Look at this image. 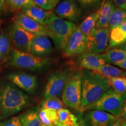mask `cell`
Returning a JSON list of instances; mask_svg holds the SVG:
<instances>
[{
    "instance_id": "1",
    "label": "cell",
    "mask_w": 126,
    "mask_h": 126,
    "mask_svg": "<svg viewBox=\"0 0 126 126\" xmlns=\"http://www.w3.org/2000/svg\"><path fill=\"white\" fill-rule=\"evenodd\" d=\"M110 89L108 78L92 71L82 70L81 113L85 107L96 102Z\"/></svg>"
},
{
    "instance_id": "2",
    "label": "cell",
    "mask_w": 126,
    "mask_h": 126,
    "mask_svg": "<svg viewBox=\"0 0 126 126\" xmlns=\"http://www.w3.org/2000/svg\"><path fill=\"white\" fill-rule=\"evenodd\" d=\"M29 103L28 96L12 83L0 86V119L16 114Z\"/></svg>"
},
{
    "instance_id": "3",
    "label": "cell",
    "mask_w": 126,
    "mask_h": 126,
    "mask_svg": "<svg viewBox=\"0 0 126 126\" xmlns=\"http://www.w3.org/2000/svg\"><path fill=\"white\" fill-rule=\"evenodd\" d=\"M47 35L53 41L55 47L63 51L78 26L72 22L63 19L53 12L46 22Z\"/></svg>"
},
{
    "instance_id": "4",
    "label": "cell",
    "mask_w": 126,
    "mask_h": 126,
    "mask_svg": "<svg viewBox=\"0 0 126 126\" xmlns=\"http://www.w3.org/2000/svg\"><path fill=\"white\" fill-rule=\"evenodd\" d=\"M82 70L72 72L62 93V101L65 106L81 113Z\"/></svg>"
},
{
    "instance_id": "5",
    "label": "cell",
    "mask_w": 126,
    "mask_h": 126,
    "mask_svg": "<svg viewBox=\"0 0 126 126\" xmlns=\"http://www.w3.org/2000/svg\"><path fill=\"white\" fill-rule=\"evenodd\" d=\"M9 64L19 68L36 71L43 70L50 65L51 60L46 57H37L13 48L9 56Z\"/></svg>"
},
{
    "instance_id": "6",
    "label": "cell",
    "mask_w": 126,
    "mask_h": 126,
    "mask_svg": "<svg viewBox=\"0 0 126 126\" xmlns=\"http://www.w3.org/2000/svg\"><path fill=\"white\" fill-rule=\"evenodd\" d=\"M126 99V94H116L110 88L96 102L83 109V113L88 110H101L120 117Z\"/></svg>"
},
{
    "instance_id": "7",
    "label": "cell",
    "mask_w": 126,
    "mask_h": 126,
    "mask_svg": "<svg viewBox=\"0 0 126 126\" xmlns=\"http://www.w3.org/2000/svg\"><path fill=\"white\" fill-rule=\"evenodd\" d=\"M71 72L67 70H61L53 72L48 77L44 91L45 99L61 95Z\"/></svg>"
},
{
    "instance_id": "8",
    "label": "cell",
    "mask_w": 126,
    "mask_h": 126,
    "mask_svg": "<svg viewBox=\"0 0 126 126\" xmlns=\"http://www.w3.org/2000/svg\"><path fill=\"white\" fill-rule=\"evenodd\" d=\"M88 51V37L77 27L63 50V57L65 59L75 57Z\"/></svg>"
},
{
    "instance_id": "9",
    "label": "cell",
    "mask_w": 126,
    "mask_h": 126,
    "mask_svg": "<svg viewBox=\"0 0 126 126\" xmlns=\"http://www.w3.org/2000/svg\"><path fill=\"white\" fill-rule=\"evenodd\" d=\"M8 36L12 45L20 51L29 53L33 39L35 35L13 23L9 27Z\"/></svg>"
},
{
    "instance_id": "10",
    "label": "cell",
    "mask_w": 126,
    "mask_h": 126,
    "mask_svg": "<svg viewBox=\"0 0 126 126\" xmlns=\"http://www.w3.org/2000/svg\"><path fill=\"white\" fill-rule=\"evenodd\" d=\"M110 31L109 28H94L88 37V52L102 54L106 51L109 42Z\"/></svg>"
},
{
    "instance_id": "11",
    "label": "cell",
    "mask_w": 126,
    "mask_h": 126,
    "mask_svg": "<svg viewBox=\"0 0 126 126\" xmlns=\"http://www.w3.org/2000/svg\"><path fill=\"white\" fill-rule=\"evenodd\" d=\"M81 13V7L74 0H61L55 9L57 16L73 23L78 21Z\"/></svg>"
},
{
    "instance_id": "12",
    "label": "cell",
    "mask_w": 126,
    "mask_h": 126,
    "mask_svg": "<svg viewBox=\"0 0 126 126\" xmlns=\"http://www.w3.org/2000/svg\"><path fill=\"white\" fill-rule=\"evenodd\" d=\"M85 115L83 126H112L119 117L101 110H88Z\"/></svg>"
},
{
    "instance_id": "13",
    "label": "cell",
    "mask_w": 126,
    "mask_h": 126,
    "mask_svg": "<svg viewBox=\"0 0 126 126\" xmlns=\"http://www.w3.org/2000/svg\"><path fill=\"white\" fill-rule=\"evenodd\" d=\"M7 78L19 89L29 94H33L37 89V78L33 75L25 72H16L9 74Z\"/></svg>"
},
{
    "instance_id": "14",
    "label": "cell",
    "mask_w": 126,
    "mask_h": 126,
    "mask_svg": "<svg viewBox=\"0 0 126 126\" xmlns=\"http://www.w3.org/2000/svg\"><path fill=\"white\" fill-rule=\"evenodd\" d=\"M105 64L107 63L102 54L86 52L77 56L72 65L79 68L82 70L94 71Z\"/></svg>"
},
{
    "instance_id": "15",
    "label": "cell",
    "mask_w": 126,
    "mask_h": 126,
    "mask_svg": "<svg viewBox=\"0 0 126 126\" xmlns=\"http://www.w3.org/2000/svg\"><path fill=\"white\" fill-rule=\"evenodd\" d=\"M13 22L34 35H47L45 26L25 15L21 11L16 12L12 18Z\"/></svg>"
},
{
    "instance_id": "16",
    "label": "cell",
    "mask_w": 126,
    "mask_h": 126,
    "mask_svg": "<svg viewBox=\"0 0 126 126\" xmlns=\"http://www.w3.org/2000/svg\"><path fill=\"white\" fill-rule=\"evenodd\" d=\"M53 52V44L48 36L35 35L32 42L30 53L37 57H45Z\"/></svg>"
},
{
    "instance_id": "17",
    "label": "cell",
    "mask_w": 126,
    "mask_h": 126,
    "mask_svg": "<svg viewBox=\"0 0 126 126\" xmlns=\"http://www.w3.org/2000/svg\"><path fill=\"white\" fill-rule=\"evenodd\" d=\"M20 11L44 26L46 20L53 13L51 10L46 11L34 4L29 5L23 8Z\"/></svg>"
},
{
    "instance_id": "18",
    "label": "cell",
    "mask_w": 126,
    "mask_h": 126,
    "mask_svg": "<svg viewBox=\"0 0 126 126\" xmlns=\"http://www.w3.org/2000/svg\"><path fill=\"white\" fill-rule=\"evenodd\" d=\"M115 8L112 0H102V4L99 8V19L96 28L97 29L108 28L109 21Z\"/></svg>"
},
{
    "instance_id": "19",
    "label": "cell",
    "mask_w": 126,
    "mask_h": 126,
    "mask_svg": "<svg viewBox=\"0 0 126 126\" xmlns=\"http://www.w3.org/2000/svg\"><path fill=\"white\" fill-rule=\"evenodd\" d=\"M92 71L108 79L126 77V70H123L119 68L114 67L109 64H104L96 70Z\"/></svg>"
},
{
    "instance_id": "20",
    "label": "cell",
    "mask_w": 126,
    "mask_h": 126,
    "mask_svg": "<svg viewBox=\"0 0 126 126\" xmlns=\"http://www.w3.org/2000/svg\"><path fill=\"white\" fill-rule=\"evenodd\" d=\"M99 9H97L94 12L89 14L85 19L82 22L79 26V29L86 37H88L91 31L96 27L99 19Z\"/></svg>"
},
{
    "instance_id": "21",
    "label": "cell",
    "mask_w": 126,
    "mask_h": 126,
    "mask_svg": "<svg viewBox=\"0 0 126 126\" xmlns=\"http://www.w3.org/2000/svg\"><path fill=\"white\" fill-rule=\"evenodd\" d=\"M102 55L106 63L117 65L126 58V51L116 47L107 49Z\"/></svg>"
},
{
    "instance_id": "22",
    "label": "cell",
    "mask_w": 126,
    "mask_h": 126,
    "mask_svg": "<svg viewBox=\"0 0 126 126\" xmlns=\"http://www.w3.org/2000/svg\"><path fill=\"white\" fill-rule=\"evenodd\" d=\"M59 122L61 126H82L81 122L74 114L67 109H62L57 111Z\"/></svg>"
},
{
    "instance_id": "23",
    "label": "cell",
    "mask_w": 126,
    "mask_h": 126,
    "mask_svg": "<svg viewBox=\"0 0 126 126\" xmlns=\"http://www.w3.org/2000/svg\"><path fill=\"white\" fill-rule=\"evenodd\" d=\"M21 126H41L42 122L36 110L28 111L20 117Z\"/></svg>"
},
{
    "instance_id": "24",
    "label": "cell",
    "mask_w": 126,
    "mask_h": 126,
    "mask_svg": "<svg viewBox=\"0 0 126 126\" xmlns=\"http://www.w3.org/2000/svg\"><path fill=\"white\" fill-rule=\"evenodd\" d=\"M39 116L42 124L55 126L59 125V117L57 111L41 109L39 112Z\"/></svg>"
},
{
    "instance_id": "25",
    "label": "cell",
    "mask_w": 126,
    "mask_h": 126,
    "mask_svg": "<svg viewBox=\"0 0 126 126\" xmlns=\"http://www.w3.org/2000/svg\"><path fill=\"white\" fill-rule=\"evenodd\" d=\"M126 20V10L116 7L111 14L108 28L110 31L120 25Z\"/></svg>"
},
{
    "instance_id": "26",
    "label": "cell",
    "mask_w": 126,
    "mask_h": 126,
    "mask_svg": "<svg viewBox=\"0 0 126 126\" xmlns=\"http://www.w3.org/2000/svg\"><path fill=\"white\" fill-rule=\"evenodd\" d=\"M12 46L8 34L0 33V61L9 56L12 50Z\"/></svg>"
},
{
    "instance_id": "27",
    "label": "cell",
    "mask_w": 126,
    "mask_h": 126,
    "mask_svg": "<svg viewBox=\"0 0 126 126\" xmlns=\"http://www.w3.org/2000/svg\"><path fill=\"white\" fill-rule=\"evenodd\" d=\"M110 88L118 94H126V77L108 79Z\"/></svg>"
},
{
    "instance_id": "28",
    "label": "cell",
    "mask_w": 126,
    "mask_h": 126,
    "mask_svg": "<svg viewBox=\"0 0 126 126\" xmlns=\"http://www.w3.org/2000/svg\"><path fill=\"white\" fill-rule=\"evenodd\" d=\"M64 107L65 105L60 99L57 97H53L45 99L42 103V109H47L57 111L64 109Z\"/></svg>"
},
{
    "instance_id": "29",
    "label": "cell",
    "mask_w": 126,
    "mask_h": 126,
    "mask_svg": "<svg viewBox=\"0 0 126 126\" xmlns=\"http://www.w3.org/2000/svg\"><path fill=\"white\" fill-rule=\"evenodd\" d=\"M9 8L12 12H19L29 5L34 4L32 0H6Z\"/></svg>"
},
{
    "instance_id": "30",
    "label": "cell",
    "mask_w": 126,
    "mask_h": 126,
    "mask_svg": "<svg viewBox=\"0 0 126 126\" xmlns=\"http://www.w3.org/2000/svg\"><path fill=\"white\" fill-rule=\"evenodd\" d=\"M83 8L88 9H98L102 2V0H74Z\"/></svg>"
},
{
    "instance_id": "31",
    "label": "cell",
    "mask_w": 126,
    "mask_h": 126,
    "mask_svg": "<svg viewBox=\"0 0 126 126\" xmlns=\"http://www.w3.org/2000/svg\"><path fill=\"white\" fill-rule=\"evenodd\" d=\"M36 5L42 8L46 11H51L56 7L52 0H32Z\"/></svg>"
},
{
    "instance_id": "32",
    "label": "cell",
    "mask_w": 126,
    "mask_h": 126,
    "mask_svg": "<svg viewBox=\"0 0 126 126\" xmlns=\"http://www.w3.org/2000/svg\"><path fill=\"white\" fill-rule=\"evenodd\" d=\"M0 126H21L20 117H12L7 120L0 122Z\"/></svg>"
},
{
    "instance_id": "33",
    "label": "cell",
    "mask_w": 126,
    "mask_h": 126,
    "mask_svg": "<svg viewBox=\"0 0 126 126\" xmlns=\"http://www.w3.org/2000/svg\"><path fill=\"white\" fill-rule=\"evenodd\" d=\"M115 7L126 10V0H112Z\"/></svg>"
},
{
    "instance_id": "34",
    "label": "cell",
    "mask_w": 126,
    "mask_h": 126,
    "mask_svg": "<svg viewBox=\"0 0 126 126\" xmlns=\"http://www.w3.org/2000/svg\"><path fill=\"white\" fill-rule=\"evenodd\" d=\"M120 116H122V118L124 120H126V99L123 104V106Z\"/></svg>"
},
{
    "instance_id": "35",
    "label": "cell",
    "mask_w": 126,
    "mask_h": 126,
    "mask_svg": "<svg viewBox=\"0 0 126 126\" xmlns=\"http://www.w3.org/2000/svg\"><path fill=\"white\" fill-rule=\"evenodd\" d=\"M117 66H118L120 68H122L126 70V58L125 59H124L122 62L120 63Z\"/></svg>"
},
{
    "instance_id": "36",
    "label": "cell",
    "mask_w": 126,
    "mask_h": 126,
    "mask_svg": "<svg viewBox=\"0 0 126 126\" xmlns=\"http://www.w3.org/2000/svg\"><path fill=\"white\" fill-rule=\"evenodd\" d=\"M123 121V119H122V117H119L118 119L117 120V121L115 122V123L113 124L112 126H121Z\"/></svg>"
},
{
    "instance_id": "37",
    "label": "cell",
    "mask_w": 126,
    "mask_h": 126,
    "mask_svg": "<svg viewBox=\"0 0 126 126\" xmlns=\"http://www.w3.org/2000/svg\"><path fill=\"white\" fill-rule=\"evenodd\" d=\"M5 2V0H0V12L4 8Z\"/></svg>"
},
{
    "instance_id": "38",
    "label": "cell",
    "mask_w": 126,
    "mask_h": 126,
    "mask_svg": "<svg viewBox=\"0 0 126 126\" xmlns=\"http://www.w3.org/2000/svg\"><path fill=\"white\" fill-rule=\"evenodd\" d=\"M117 48H120V49L123 50H124V51H126V43H124V44H123L122 45L117 47Z\"/></svg>"
},
{
    "instance_id": "39",
    "label": "cell",
    "mask_w": 126,
    "mask_h": 126,
    "mask_svg": "<svg viewBox=\"0 0 126 126\" xmlns=\"http://www.w3.org/2000/svg\"><path fill=\"white\" fill-rule=\"evenodd\" d=\"M52 1H53V2H54V4H55V5L56 6L57 5L59 4L61 0H52Z\"/></svg>"
},
{
    "instance_id": "40",
    "label": "cell",
    "mask_w": 126,
    "mask_h": 126,
    "mask_svg": "<svg viewBox=\"0 0 126 126\" xmlns=\"http://www.w3.org/2000/svg\"><path fill=\"white\" fill-rule=\"evenodd\" d=\"M121 126H126V120H123V121Z\"/></svg>"
},
{
    "instance_id": "41",
    "label": "cell",
    "mask_w": 126,
    "mask_h": 126,
    "mask_svg": "<svg viewBox=\"0 0 126 126\" xmlns=\"http://www.w3.org/2000/svg\"><path fill=\"white\" fill-rule=\"evenodd\" d=\"M41 126H52V125H47V124H42Z\"/></svg>"
},
{
    "instance_id": "42",
    "label": "cell",
    "mask_w": 126,
    "mask_h": 126,
    "mask_svg": "<svg viewBox=\"0 0 126 126\" xmlns=\"http://www.w3.org/2000/svg\"><path fill=\"white\" fill-rule=\"evenodd\" d=\"M61 126L60 125V124H59V125H57V126ZM82 126H83V125H82Z\"/></svg>"
},
{
    "instance_id": "43",
    "label": "cell",
    "mask_w": 126,
    "mask_h": 126,
    "mask_svg": "<svg viewBox=\"0 0 126 126\" xmlns=\"http://www.w3.org/2000/svg\"><path fill=\"white\" fill-rule=\"evenodd\" d=\"M1 20H0V26H1Z\"/></svg>"
},
{
    "instance_id": "44",
    "label": "cell",
    "mask_w": 126,
    "mask_h": 126,
    "mask_svg": "<svg viewBox=\"0 0 126 126\" xmlns=\"http://www.w3.org/2000/svg\"></svg>"
}]
</instances>
